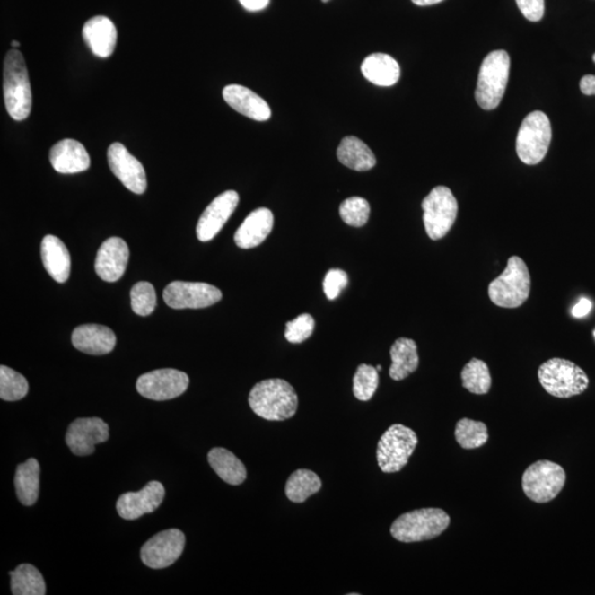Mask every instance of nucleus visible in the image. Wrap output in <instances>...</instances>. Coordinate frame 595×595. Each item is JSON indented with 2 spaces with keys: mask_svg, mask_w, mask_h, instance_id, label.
<instances>
[{
  "mask_svg": "<svg viewBox=\"0 0 595 595\" xmlns=\"http://www.w3.org/2000/svg\"><path fill=\"white\" fill-rule=\"evenodd\" d=\"M166 490L161 482L152 481L139 492L125 493L118 498L116 509L124 520L134 521L158 509L163 502Z\"/></svg>",
  "mask_w": 595,
  "mask_h": 595,
  "instance_id": "obj_17",
  "label": "nucleus"
},
{
  "mask_svg": "<svg viewBox=\"0 0 595 595\" xmlns=\"http://www.w3.org/2000/svg\"><path fill=\"white\" fill-rule=\"evenodd\" d=\"M376 369H377V371H379V372H380V371H381V365H379V366H377V367H376Z\"/></svg>",
  "mask_w": 595,
  "mask_h": 595,
  "instance_id": "obj_46",
  "label": "nucleus"
},
{
  "mask_svg": "<svg viewBox=\"0 0 595 595\" xmlns=\"http://www.w3.org/2000/svg\"><path fill=\"white\" fill-rule=\"evenodd\" d=\"M323 3L330 2V0H322Z\"/></svg>",
  "mask_w": 595,
  "mask_h": 595,
  "instance_id": "obj_47",
  "label": "nucleus"
},
{
  "mask_svg": "<svg viewBox=\"0 0 595 595\" xmlns=\"http://www.w3.org/2000/svg\"><path fill=\"white\" fill-rule=\"evenodd\" d=\"M379 383V371L371 365L361 364L353 379V393L357 399L369 401L376 393Z\"/></svg>",
  "mask_w": 595,
  "mask_h": 595,
  "instance_id": "obj_35",
  "label": "nucleus"
},
{
  "mask_svg": "<svg viewBox=\"0 0 595 595\" xmlns=\"http://www.w3.org/2000/svg\"><path fill=\"white\" fill-rule=\"evenodd\" d=\"M273 227V212L266 207H259L251 212L236 231L235 243L244 249L258 248L272 233Z\"/></svg>",
  "mask_w": 595,
  "mask_h": 595,
  "instance_id": "obj_22",
  "label": "nucleus"
},
{
  "mask_svg": "<svg viewBox=\"0 0 595 595\" xmlns=\"http://www.w3.org/2000/svg\"><path fill=\"white\" fill-rule=\"evenodd\" d=\"M163 299L172 309H203L221 302L222 293L206 283L173 282L164 289Z\"/></svg>",
  "mask_w": 595,
  "mask_h": 595,
  "instance_id": "obj_13",
  "label": "nucleus"
},
{
  "mask_svg": "<svg viewBox=\"0 0 595 595\" xmlns=\"http://www.w3.org/2000/svg\"><path fill=\"white\" fill-rule=\"evenodd\" d=\"M316 322L311 314L303 313L285 324L284 337L290 343H302L312 336Z\"/></svg>",
  "mask_w": 595,
  "mask_h": 595,
  "instance_id": "obj_38",
  "label": "nucleus"
},
{
  "mask_svg": "<svg viewBox=\"0 0 595 595\" xmlns=\"http://www.w3.org/2000/svg\"><path fill=\"white\" fill-rule=\"evenodd\" d=\"M4 98L9 116L17 122L31 113V81L23 56L17 49L7 52L4 62Z\"/></svg>",
  "mask_w": 595,
  "mask_h": 595,
  "instance_id": "obj_2",
  "label": "nucleus"
},
{
  "mask_svg": "<svg viewBox=\"0 0 595 595\" xmlns=\"http://www.w3.org/2000/svg\"><path fill=\"white\" fill-rule=\"evenodd\" d=\"M337 159L346 167L355 171H367L376 166L375 154L361 139L347 136L337 148Z\"/></svg>",
  "mask_w": 595,
  "mask_h": 595,
  "instance_id": "obj_29",
  "label": "nucleus"
},
{
  "mask_svg": "<svg viewBox=\"0 0 595 595\" xmlns=\"http://www.w3.org/2000/svg\"><path fill=\"white\" fill-rule=\"evenodd\" d=\"M109 424L101 418H79L70 424L66 435L67 447L79 457L94 453L95 446L108 442Z\"/></svg>",
  "mask_w": 595,
  "mask_h": 595,
  "instance_id": "obj_15",
  "label": "nucleus"
},
{
  "mask_svg": "<svg viewBox=\"0 0 595 595\" xmlns=\"http://www.w3.org/2000/svg\"><path fill=\"white\" fill-rule=\"evenodd\" d=\"M454 434L459 447L466 450L481 448L488 440L486 424L468 418L459 420Z\"/></svg>",
  "mask_w": 595,
  "mask_h": 595,
  "instance_id": "obj_33",
  "label": "nucleus"
},
{
  "mask_svg": "<svg viewBox=\"0 0 595 595\" xmlns=\"http://www.w3.org/2000/svg\"><path fill=\"white\" fill-rule=\"evenodd\" d=\"M207 459L217 476L231 486H240L248 477V471L243 462L229 450L213 448L207 454Z\"/></svg>",
  "mask_w": 595,
  "mask_h": 595,
  "instance_id": "obj_28",
  "label": "nucleus"
},
{
  "mask_svg": "<svg viewBox=\"0 0 595 595\" xmlns=\"http://www.w3.org/2000/svg\"><path fill=\"white\" fill-rule=\"evenodd\" d=\"M517 6L530 22H539L545 13V0H516Z\"/></svg>",
  "mask_w": 595,
  "mask_h": 595,
  "instance_id": "obj_40",
  "label": "nucleus"
},
{
  "mask_svg": "<svg viewBox=\"0 0 595 595\" xmlns=\"http://www.w3.org/2000/svg\"><path fill=\"white\" fill-rule=\"evenodd\" d=\"M580 90L584 95H595V75H585L580 81Z\"/></svg>",
  "mask_w": 595,
  "mask_h": 595,
  "instance_id": "obj_43",
  "label": "nucleus"
},
{
  "mask_svg": "<svg viewBox=\"0 0 595 595\" xmlns=\"http://www.w3.org/2000/svg\"><path fill=\"white\" fill-rule=\"evenodd\" d=\"M511 57L504 50L493 51L484 59L478 74L476 99L480 108L495 109L509 83Z\"/></svg>",
  "mask_w": 595,
  "mask_h": 595,
  "instance_id": "obj_5",
  "label": "nucleus"
},
{
  "mask_svg": "<svg viewBox=\"0 0 595 595\" xmlns=\"http://www.w3.org/2000/svg\"><path fill=\"white\" fill-rule=\"evenodd\" d=\"M133 311L140 317L152 314L157 306V296L153 285L147 282H140L134 285L130 292Z\"/></svg>",
  "mask_w": 595,
  "mask_h": 595,
  "instance_id": "obj_37",
  "label": "nucleus"
},
{
  "mask_svg": "<svg viewBox=\"0 0 595 595\" xmlns=\"http://www.w3.org/2000/svg\"><path fill=\"white\" fill-rule=\"evenodd\" d=\"M348 284V276L341 269H331L323 280L324 293L328 300H335Z\"/></svg>",
  "mask_w": 595,
  "mask_h": 595,
  "instance_id": "obj_39",
  "label": "nucleus"
},
{
  "mask_svg": "<svg viewBox=\"0 0 595 595\" xmlns=\"http://www.w3.org/2000/svg\"><path fill=\"white\" fill-rule=\"evenodd\" d=\"M418 444L417 434L401 424L390 425L377 444V463L384 473H397L407 466Z\"/></svg>",
  "mask_w": 595,
  "mask_h": 595,
  "instance_id": "obj_7",
  "label": "nucleus"
},
{
  "mask_svg": "<svg viewBox=\"0 0 595 595\" xmlns=\"http://www.w3.org/2000/svg\"><path fill=\"white\" fill-rule=\"evenodd\" d=\"M50 162L57 172L74 174L90 168L91 159L85 147L74 139H63L50 150Z\"/></svg>",
  "mask_w": 595,
  "mask_h": 595,
  "instance_id": "obj_21",
  "label": "nucleus"
},
{
  "mask_svg": "<svg viewBox=\"0 0 595 595\" xmlns=\"http://www.w3.org/2000/svg\"><path fill=\"white\" fill-rule=\"evenodd\" d=\"M185 546L186 536L181 530H163L143 546L140 558L149 568H168L181 557Z\"/></svg>",
  "mask_w": 595,
  "mask_h": 595,
  "instance_id": "obj_12",
  "label": "nucleus"
},
{
  "mask_svg": "<svg viewBox=\"0 0 595 595\" xmlns=\"http://www.w3.org/2000/svg\"><path fill=\"white\" fill-rule=\"evenodd\" d=\"M551 142V124L539 110L526 116L516 140V152L521 161L529 166L543 162Z\"/></svg>",
  "mask_w": 595,
  "mask_h": 595,
  "instance_id": "obj_10",
  "label": "nucleus"
},
{
  "mask_svg": "<svg viewBox=\"0 0 595 595\" xmlns=\"http://www.w3.org/2000/svg\"><path fill=\"white\" fill-rule=\"evenodd\" d=\"M239 193L230 190L211 202L197 222V235L201 241H209L220 233L239 206Z\"/></svg>",
  "mask_w": 595,
  "mask_h": 595,
  "instance_id": "obj_16",
  "label": "nucleus"
},
{
  "mask_svg": "<svg viewBox=\"0 0 595 595\" xmlns=\"http://www.w3.org/2000/svg\"><path fill=\"white\" fill-rule=\"evenodd\" d=\"M592 309V302H590L589 299L587 298H582L580 299V302L575 304V306L573 309V316L574 318H583L585 316H588L590 311H591Z\"/></svg>",
  "mask_w": 595,
  "mask_h": 595,
  "instance_id": "obj_41",
  "label": "nucleus"
},
{
  "mask_svg": "<svg viewBox=\"0 0 595 595\" xmlns=\"http://www.w3.org/2000/svg\"><path fill=\"white\" fill-rule=\"evenodd\" d=\"M14 486L19 502L25 506L36 504L40 492V464L36 459H28L19 464L14 476Z\"/></svg>",
  "mask_w": 595,
  "mask_h": 595,
  "instance_id": "obj_27",
  "label": "nucleus"
},
{
  "mask_svg": "<svg viewBox=\"0 0 595 595\" xmlns=\"http://www.w3.org/2000/svg\"><path fill=\"white\" fill-rule=\"evenodd\" d=\"M41 258L43 266L57 283H66L70 277L71 258L69 250L60 239L47 235L42 240Z\"/></svg>",
  "mask_w": 595,
  "mask_h": 595,
  "instance_id": "obj_24",
  "label": "nucleus"
},
{
  "mask_svg": "<svg viewBox=\"0 0 595 595\" xmlns=\"http://www.w3.org/2000/svg\"><path fill=\"white\" fill-rule=\"evenodd\" d=\"M417 6H432V4H439L443 0H411Z\"/></svg>",
  "mask_w": 595,
  "mask_h": 595,
  "instance_id": "obj_44",
  "label": "nucleus"
},
{
  "mask_svg": "<svg viewBox=\"0 0 595 595\" xmlns=\"http://www.w3.org/2000/svg\"><path fill=\"white\" fill-rule=\"evenodd\" d=\"M251 410L268 422H284L298 409V395L287 381L270 379L259 381L250 390Z\"/></svg>",
  "mask_w": 595,
  "mask_h": 595,
  "instance_id": "obj_1",
  "label": "nucleus"
},
{
  "mask_svg": "<svg viewBox=\"0 0 595 595\" xmlns=\"http://www.w3.org/2000/svg\"><path fill=\"white\" fill-rule=\"evenodd\" d=\"M19 46H21V43H19L18 41L13 40L12 42V47L13 48V49H17V48H19Z\"/></svg>",
  "mask_w": 595,
  "mask_h": 595,
  "instance_id": "obj_45",
  "label": "nucleus"
},
{
  "mask_svg": "<svg viewBox=\"0 0 595 595\" xmlns=\"http://www.w3.org/2000/svg\"><path fill=\"white\" fill-rule=\"evenodd\" d=\"M83 38L91 51L96 57L105 59L113 55L118 42V31L110 19L96 16L85 23Z\"/></svg>",
  "mask_w": 595,
  "mask_h": 595,
  "instance_id": "obj_23",
  "label": "nucleus"
},
{
  "mask_svg": "<svg viewBox=\"0 0 595 595\" xmlns=\"http://www.w3.org/2000/svg\"><path fill=\"white\" fill-rule=\"evenodd\" d=\"M12 577V593L13 595H45L47 592L45 579L40 571L31 564H22L16 570L9 573Z\"/></svg>",
  "mask_w": 595,
  "mask_h": 595,
  "instance_id": "obj_31",
  "label": "nucleus"
},
{
  "mask_svg": "<svg viewBox=\"0 0 595 595\" xmlns=\"http://www.w3.org/2000/svg\"><path fill=\"white\" fill-rule=\"evenodd\" d=\"M110 171L129 191L143 195L147 190V176L137 158L128 152L124 144L114 143L108 152Z\"/></svg>",
  "mask_w": 595,
  "mask_h": 595,
  "instance_id": "obj_14",
  "label": "nucleus"
},
{
  "mask_svg": "<svg viewBox=\"0 0 595 595\" xmlns=\"http://www.w3.org/2000/svg\"><path fill=\"white\" fill-rule=\"evenodd\" d=\"M129 260V249L119 237H110L101 244L95 259V272L104 282L115 283L123 277Z\"/></svg>",
  "mask_w": 595,
  "mask_h": 595,
  "instance_id": "obj_18",
  "label": "nucleus"
},
{
  "mask_svg": "<svg viewBox=\"0 0 595 595\" xmlns=\"http://www.w3.org/2000/svg\"><path fill=\"white\" fill-rule=\"evenodd\" d=\"M72 345L85 354L105 355L114 350L116 336L101 324H83L72 333Z\"/></svg>",
  "mask_w": 595,
  "mask_h": 595,
  "instance_id": "obj_20",
  "label": "nucleus"
},
{
  "mask_svg": "<svg viewBox=\"0 0 595 595\" xmlns=\"http://www.w3.org/2000/svg\"><path fill=\"white\" fill-rule=\"evenodd\" d=\"M28 391L29 384L25 376L11 367L0 366V398L6 401L21 400Z\"/></svg>",
  "mask_w": 595,
  "mask_h": 595,
  "instance_id": "obj_34",
  "label": "nucleus"
},
{
  "mask_svg": "<svg viewBox=\"0 0 595 595\" xmlns=\"http://www.w3.org/2000/svg\"><path fill=\"white\" fill-rule=\"evenodd\" d=\"M541 386L556 398H571L582 395L588 389L590 381L585 372L568 360H548L538 370Z\"/></svg>",
  "mask_w": 595,
  "mask_h": 595,
  "instance_id": "obj_6",
  "label": "nucleus"
},
{
  "mask_svg": "<svg viewBox=\"0 0 595 595\" xmlns=\"http://www.w3.org/2000/svg\"><path fill=\"white\" fill-rule=\"evenodd\" d=\"M362 74L371 83L379 86H393L400 77L398 62L385 53H374L362 63Z\"/></svg>",
  "mask_w": 595,
  "mask_h": 595,
  "instance_id": "obj_25",
  "label": "nucleus"
},
{
  "mask_svg": "<svg viewBox=\"0 0 595 595\" xmlns=\"http://www.w3.org/2000/svg\"><path fill=\"white\" fill-rule=\"evenodd\" d=\"M391 366L389 376L394 381H403L417 371L419 366L418 347L414 340L400 337L390 348Z\"/></svg>",
  "mask_w": 595,
  "mask_h": 595,
  "instance_id": "obj_26",
  "label": "nucleus"
},
{
  "mask_svg": "<svg viewBox=\"0 0 595 595\" xmlns=\"http://www.w3.org/2000/svg\"><path fill=\"white\" fill-rule=\"evenodd\" d=\"M565 471L559 464L549 459H540L526 468L521 478V487L529 500L544 504L555 500L564 487Z\"/></svg>",
  "mask_w": 595,
  "mask_h": 595,
  "instance_id": "obj_8",
  "label": "nucleus"
},
{
  "mask_svg": "<svg viewBox=\"0 0 595 595\" xmlns=\"http://www.w3.org/2000/svg\"><path fill=\"white\" fill-rule=\"evenodd\" d=\"M461 380L464 389L476 395H486L490 391L492 377L486 362L472 359L463 367Z\"/></svg>",
  "mask_w": 595,
  "mask_h": 595,
  "instance_id": "obj_32",
  "label": "nucleus"
},
{
  "mask_svg": "<svg viewBox=\"0 0 595 595\" xmlns=\"http://www.w3.org/2000/svg\"><path fill=\"white\" fill-rule=\"evenodd\" d=\"M370 213V203L360 197H348L340 206L341 219L350 226H364L369 222Z\"/></svg>",
  "mask_w": 595,
  "mask_h": 595,
  "instance_id": "obj_36",
  "label": "nucleus"
},
{
  "mask_svg": "<svg viewBox=\"0 0 595 595\" xmlns=\"http://www.w3.org/2000/svg\"><path fill=\"white\" fill-rule=\"evenodd\" d=\"M223 98L232 109L246 118L258 122H266L272 118V109L267 101L248 87L237 84L227 85L223 90Z\"/></svg>",
  "mask_w": 595,
  "mask_h": 595,
  "instance_id": "obj_19",
  "label": "nucleus"
},
{
  "mask_svg": "<svg viewBox=\"0 0 595 595\" xmlns=\"http://www.w3.org/2000/svg\"><path fill=\"white\" fill-rule=\"evenodd\" d=\"M450 525V516L440 509H422L405 512L390 527V534L401 543L437 538Z\"/></svg>",
  "mask_w": 595,
  "mask_h": 595,
  "instance_id": "obj_4",
  "label": "nucleus"
},
{
  "mask_svg": "<svg viewBox=\"0 0 595 595\" xmlns=\"http://www.w3.org/2000/svg\"><path fill=\"white\" fill-rule=\"evenodd\" d=\"M321 487V478L318 474L307 468H300L294 471L285 483V495L293 503H303L317 494Z\"/></svg>",
  "mask_w": 595,
  "mask_h": 595,
  "instance_id": "obj_30",
  "label": "nucleus"
},
{
  "mask_svg": "<svg viewBox=\"0 0 595 595\" xmlns=\"http://www.w3.org/2000/svg\"><path fill=\"white\" fill-rule=\"evenodd\" d=\"M594 337H595V331H594Z\"/></svg>",
  "mask_w": 595,
  "mask_h": 595,
  "instance_id": "obj_49",
  "label": "nucleus"
},
{
  "mask_svg": "<svg viewBox=\"0 0 595 595\" xmlns=\"http://www.w3.org/2000/svg\"><path fill=\"white\" fill-rule=\"evenodd\" d=\"M424 224L433 241L443 239L452 229L458 216V201L449 188L439 186L424 198Z\"/></svg>",
  "mask_w": 595,
  "mask_h": 595,
  "instance_id": "obj_9",
  "label": "nucleus"
},
{
  "mask_svg": "<svg viewBox=\"0 0 595 595\" xmlns=\"http://www.w3.org/2000/svg\"><path fill=\"white\" fill-rule=\"evenodd\" d=\"M188 376L173 369H162L146 372L137 380L136 389L148 399L162 401L177 398L188 389Z\"/></svg>",
  "mask_w": 595,
  "mask_h": 595,
  "instance_id": "obj_11",
  "label": "nucleus"
},
{
  "mask_svg": "<svg viewBox=\"0 0 595 595\" xmlns=\"http://www.w3.org/2000/svg\"><path fill=\"white\" fill-rule=\"evenodd\" d=\"M529 267L519 256H512L498 277L488 285V297L497 307L515 309L526 302L530 294Z\"/></svg>",
  "mask_w": 595,
  "mask_h": 595,
  "instance_id": "obj_3",
  "label": "nucleus"
},
{
  "mask_svg": "<svg viewBox=\"0 0 595 595\" xmlns=\"http://www.w3.org/2000/svg\"><path fill=\"white\" fill-rule=\"evenodd\" d=\"M241 6L249 12L263 11L269 4V0H239Z\"/></svg>",
  "mask_w": 595,
  "mask_h": 595,
  "instance_id": "obj_42",
  "label": "nucleus"
},
{
  "mask_svg": "<svg viewBox=\"0 0 595 595\" xmlns=\"http://www.w3.org/2000/svg\"><path fill=\"white\" fill-rule=\"evenodd\" d=\"M593 61H594V63H595V53H594V56H593Z\"/></svg>",
  "mask_w": 595,
  "mask_h": 595,
  "instance_id": "obj_48",
  "label": "nucleus"
}]
</instances>
